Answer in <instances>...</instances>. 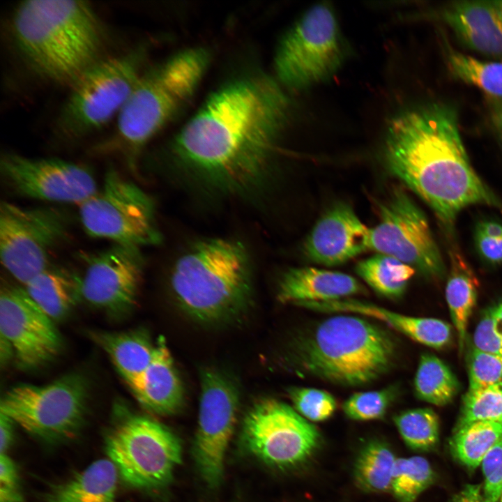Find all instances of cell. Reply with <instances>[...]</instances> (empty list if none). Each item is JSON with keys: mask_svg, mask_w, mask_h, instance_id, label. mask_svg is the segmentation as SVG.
<instances>
[{"mask_svg": "<svg viewBox=\"0 0 502 502\" xmlns=\"http://www.w3.org/2000/svg\"><path fill=\"white\" fill-rule=\"evenodd\" d=\"M289 102L264 77L245 78L214 92L180 131L173 150L191 176L223 194L246 197L267 178Z\"/></svg>", "mask_w": 502, "mask_h": 502, "instance_id": "cell-1", "label": "cell"}, {"mask_svg": "<svg viewBox=\"0 0 502 502\" xmlns=\"http://www.w3.org/2000/svg\"><path fill=\"white\" fill-rule=\"evenodd\" d=\"M386 158L390 172L420 196L446 225L464 208L502 201L473 169L457 116L433 104L404 112L388 128Z\"/></svg>", "mask_w": 502, "mask_h": 502, "instance_id": "cell-2", "label": "cell"}, {"mask_svg": "<svg viewBox=\"0 0 502 502\" xmlns=\"http://www.w3.org/2000/svg\"><path fill=\"white\" fill-rule=\"evenodd\" d=\"M11 32L29 68L56 84L71 85L99 60L102 27L85 1H22L13 13Z\"/></svg>", "mask_w": 502, "mask_h": 502, "instance_id": "cell-3", "label": "cell"}, {"mask_svg": "<svg viewBox=\"0 0 502 502\" xmlns=\"http://www.w3.org/2000/svg\"><path fill=\"white\" fill-rule=\"evenodd\" d=\"M397 344L390 333L368 319L339 314L302 335L296 346L301 369L340 386L369 384L393 367Z\"/></svg>", "mask_w": 502, "mask_h": 502, "instance_id": "cell-4", "label": "cell"}, {"mask_svg": "<svg viewBox=\"0 0 502 502\" xmlns=\"http://www.w3.org/2000/svg\"><path fill=\"white\" fill-rule=\"evenodd\" d=\"M250 256L239 241L214 238L192 245L176 261L174 295L195 319L222 321L238 314L251 295Z\"/></svg>", "mask_w": 502, "mask_h": 502, "instance_id": "cell-5", "label": "cell"}, {"mask_svg": "<svg viewBox=\"0 0 502 502\" xmlns=\"http://www.w3.org/2000/svg\"><path fill=\"white\" fill-rule=\"evenodd\" d=\"M210 61L201 47L177 53L142 75L116 116L111 137L123 154L138 157L144 146L194 95Z\"/></svg>", "mask_w": 502, "mask_h": 502, "instance_id": "cell-6", "label": "cell"}, {"mask_svg": "<svg viewBox=\"0 0 502 502\" xmlns=\"http://www.w3.org/2000/svg\"><path fill=\"white\" fill-rule=\"evenodd\" d=\"M105 434V448L119 475L130 487L167 485L181 463L178 438L162 423L118 406Z\"/></svg>", "mask_w": 502, "mask_h": 502, "instance_id": "cell-7", "label": "cell"}, {"mask_svg": "<svg viewBox=\"0 0 502 502\" xmlns=\"http://www.w3.org/2000/svg\"><path fill=\"white\" fill-rule=\"evenodd\" d=\"M79 206V218L91 237L137 248L161 241L151 197L112 165L101 186Z\"/></svg>", "mask_w": 502, "mask_h": 502, "instance_id": "cell-8", "label": "cell"}, {"mask_svg": "<svg viewBox=\"0 0 502 502\" xmlns=\"http://www.w3.org/2000/svg\"><path fill=\"white\" fill-rule=\"evenodd\" d=\"M89 386L78 373L45 385L21 384L1 397L0 412L33 436L50 443L72 439L82 428Z\"/></svg>", "mask_w": 502, "mask_h": 502, "instance_id": "cell-9", "label": "cell"}, {"mask_svg": "<svg viewBox=\"0 0 502 502\" xmlns=\"http://www.w3.org/2000/svg\"><path fill=\"white\" fill-rule=\"evenodd\" d=\"M139 50L99 59L71 85L58 125L65 136L83 137L116 117L139 82Z\"/></svg>", "mask_w": 502, "mask_h": 502, "instance_id": "cell-10", "label": "cell"}, {"mask_svg": "<svg viewBox=\"0 0 502 502\" xmlns=\"http://www.w3.org/2000/svg\"><path fill=\"white\" fill-rule=\"evenodd\" d=\"M344 57L336 17L330 6L321 3L305 12L282 39L275 70L286 86L303 89L331 77Z\"/></svg>", "mask_w": 502, "mask_h": 502, "instance_id": "cell-11", "label": "cell"}, {"mask_svg": "<svg viewBox=\"0 0 502 502\" xmlns=\"http://www.w3.org/2000/svg\"><path fill=\"white\" fill-rule=\"evenodd\" d=\"M67 215L52 206L0 204V258L5 269L25 285L47 268L56 248L66 239Z\"/></svg>", "mask_w": 502, "mask_h": 502, "instance_id": "cell-12", "label": "cell"}, {"mask_svg": "<svg viewBox=\"0 0 502 502\" xmlns=\"http://www.w3.org/2000/svg\"><path fill=\"white\" fill-rule=\"evenodd\" d=\"M242 439L259 460L284 470L307 462L317 449L320 435L289 405L268 398L257 402L246 413Z\"/></svg>", "mask_w": 502, "mask_h": 502, "instance_id": "cell-13", "label": "cell"}, {"mask_svg": "<svg viewBox=\"0 0 502 502\" xmlns=\"http://www.w3.org/2000/svg\"><path fill=\"white\" fill-rule=\"evenodd\" d=\"M379 222L370 228L369 250L393 257L423 275L442 277L445 266L427 220L407 193L396 187L379 205Z\"/></svg>", "mask_w": 502, "mask_h": 502, "instance_id": "cell-14", "label": "cell"}, {"mask_svg": "<svg viewBox=\"0 0 502 502\" xmlns=\"http://www.w3.org/2000/svg\"><path fill=\"white\" fill-rule=\"evenodd\" d=\"M0 177L10 193L24 198L79 205L98 190L91 169L56 158H29L5 153Z\"/></svg>", "mask_w": 502, "mask_h": 502, "instance_id": "cell-15", "label": "cell"}, {"mask_svg": "<svg viewBox=\"0 0 502 502\" xmlns=\"http://www.w3.org/2000/svg\"><path fill=\"white\" fill-rule=\"evenodd\" d=\"M238 403V391L230 380L215 370L202 371L192 453L201 478L211 488L217 487L223 479L225 454L236 425Z\"/></svg>", "mask_w": 502, "mask_h": 502, "instance_id": "cell-16", "label": "cell"}, {"mask_svg": "<svg viewBox=\"0 0 502 502\" xmlns=\"http://www.w3.org/2000/svg\"><path fill=\"white\" fill-rule=\"evenodd\" d=\"M79 257L84 264L82 299L112 317H123L135 306L144 258L141 248L114 244Z\"/></svg>", "mask_w": 502, "mask_h": 502, "instance_id": "cell-17", "label": "cell"}, {"mask_svg": "<svg viewBox=\"0 0 502 502\" xmlns=\"http://www.w3.org/2000/svg\"><path fill=\"white\" fill-rule=\"evenodd\" d=\"M54 323L24 287L2 286L0 336L13 347L15 359L20 368H38L59 354L63 340Z\"/></svg>", "mask_w": 502, "mask_h": 502, "instance_id": "cell-18", "label": "cell"}, {"mask_svg": "<svg viewBox=\"0 0 502 502\" xmlns=\"http://www.w3.org/2000/svg\"><path fill=\"white\" fill-rule=\"evenodd\" d=\"M370 231L349 205L339 203L314 225L305 243V252L317 264L338 266L369 250Z\"/></svg>", "mask_w": 502, "mask_h": 502, "instance_id": "cell-19", "label": "cell"}, {"mask_svg": "<svg viewBox=\"0 0 502 502\" xmlns=\"http://www.w3.org/2000/svg\"><path fill=\"white\" fill-rule=\"evenodd\" d=\"M298 307L320 312H349L378 319L413 340L434 349L446 347L451 340L450 326L443 321L404 315L355 298L305 302Z\"/></svg>", "mask_w": 502, "mask_h": 502, "instance_id": "cell-20", "label": "cell"}, {"mask_svg": "<svg viewBox=\"0 0 502 502\" xmlns=\"http://www.w3.org/2000/svg\"><path fill=\"white\" fill-rule=\"evenodd\" d=\"M443 17L468 47L502 62V15L494 1L456 2Z\"/></svg>", "mask_w": 502, "mask_h": 502, "instance_id": "cell-21", "label": "cell"}, {"mask_svg": "<svg viewBox=\"0 0 502 502\" xmlns=\"http://www.w3.org/2000/svg\"><path fill=\"white\" fill-rule=\"evenodd\" d=\"M366 288L353 276L313 267L291 268L281 277L277 298L284 304L335 301L366 294Z\"/></svg>", "mask_w": 502, "mask_h": 502, "instance_id": "cell-22", "label": "cell"}, {"mask_svg": "<svg viewBox=\"0 0 502 502\" xmlns=\"http://www.w3.org/2000/svg\"><path fill=\"white\" fill-rule=\"evenodd\" d=\"M130 388L140 405L151 413L169 416L182 407L183 388L163 337L155 342L149 365Z\"/></svg>", "mask_w": 502, "mask_h": 502, "instance_id": "cell-23", "label": "cell"}, {"mask_svg": "<svg viewBox=\"0 0 502 502\" xmlns=\"http://www.w3.org/2000/svg\"><path fill=\"white\" fill-rule=\"evenodd\" d=\"M91 339L107 353L130 388L149 365L155 348L143 329L93 331Z\"/></svg>", "mask_w": 502, "mask_h": 502, "instance_id": "cell-24", "label": "cell"}, {"mask_svg": "<svg viewBox=\"0 0 502 502\" xmlns=\"http://www.w3.org/2000/svg\"><path fill=\"white\" fill-rule=\"evenodd\" d=\"M24 288L55 322L64 319L82 299V275L72 268L52 264Z\"/></svg>", "mask_w": 502, "mask_h": 502, "instance_id": "cell-25", "label": "cell"}, {"mask_svg": "<svg viewBox=\"0 0 502 502\" xmlns=\"http://www.w3.org/2000/svg\"><path fill=\"white\" fill-rule=\"evenodd\" d=\"M118 471L109 459L93 462L66 482L53 485L47 502H115Z\"/></svg>", "mask_w": 502, "mask_h": 502, "instance_id": "cell-26", "label": "cell"}, {"mask_svg": "<svg viewBox=\"0 0 502 502\" xmlns=\"http://www.w3.org/2000/svg\"><path fill=\"white\" fill-rule=\"evenodd\" d=\"M450 268L446 298L455 328L459 347L464 350L469 319L475 307L479 282L473 270L457 252L450 253Z\"/></svg>", "mask_w": 502, "mask_h": 502, "instance_id": "cell-27", "label": "cell"}, {"mask_svg": "<svg viewBox=\"0 0 502 502\" xmlns=\"http://www.w3.org/2000/svg\"><path fill=\"white\" fill-rule=\"evenodd\" d=\"M356 271L379 294L397 298L405 292L416 270L393 257L376 253L359 261Z\"/></svg>", "mask_w": 502, "mask_h": 502, "instance_id": "cell-28", "label": "cell"}, {"mask_svg": "<svg viewBox=\"0 0 502 502\" xmlns=\"http://www.w3.org/2000/svg\"><path fill=\"white\" fill-rule=\"evenodd\" d=\"M396 460L393 451L386 443H367L358 453L354 465L358 486L372 493L390 490Z\"/></svg>", "mask_w": 502, "mask_h": 502, "instance_id": "cell-29", "label": "cell"}, {"mask_svg": "<svg viewBox=\"0 0 502 502\" xmlns=\"http://www.w3.org/2000/svg\"><path fill=\"white\" fill-rule=\"evenodd\" d=\"M459 388L456 376L441 360L429 353L420 356L414 378V390L418 399L444 406L453 400Z\"/></svg>", "mask_w": 502, "mask_h": 502, "instance_id": "cell-30", "label": "cell"}, {"mask_svg": "<svg viewBox=\"0 0 502 502\" xmlns=\"http://www.w3.org/2000/svg\"><path fill=\"white\" fill-rule=\"evenodd\" d=\"M501 438L502 423L478 421L455 427L450 446L453 455L462 464L476 469Z\"/></svg>", "mask_w": 502, "mask_h": 502, "instance_id": "cell-31", "label": "cell"}, {"mask_svg": "<svg viewBox=\"0 0 502 502\" xmlns=\"http://www.w3.org/2000/svg\"><path fill=\"white\" fill-rule=\"evenodd\" d=\"M448 66L452 74L486 94L502 99V62H487L448 50Z\"/></svg>", "mask_w": 502, "mask_h": 502, "instance_id": "cell-32", "label": "cell"}, {"mask_svg": "<svg viewBox=\"0 0 502 502\" xmlns=\"http://www.w3.org/2000/svg\"><path fill=\"white\" fill-rule=\"evenodd\" d=\"M394 423L406 446L413 450L428 451L439 442V418L431 409L402 411L394 417Z\"/></svg>", "mask_w": 502, "mask_h": 502, "instance_id": "cell-33", "label": "cell"}, {"mask_svg": "<svg viewBox=\"0 0 502 502\" xmlns=\"http://www.w3.org/2000/svg\"><path fill=\"white\" fill-rule=\"evenodd\" d=\"M434 476L430 464L422 457L397 458L390 490L398 502H414L434 482Z\"/></svg>", "mask_w": 502, "mask_h": 502, "instance_id": "cell-34", "label": "cell"}, {"mask_svg": "<svg viewBox=\"0 0 502 502\" xmlns=\"http://www.w3.org/2000/svg\"><path fill=\"white\" fill-rule=\"evenodd\" d=\"M478 421L502 423V382L464 396L456 427Z\"/></svg>", "mask_w": 502, "mask_h": 502, "instance_id": "cell-35", "label": "cell"}, {"mask_svg": "<svg viewBox=\"0 0 502 502\" xmlns=\"http://www.w3.org/2000/svg\"><path fill=\"white\" fill-rule=\"evenodd\" d=\"M392 387L352 394L342 405L344 413L350 419L365 421L383 418L396 396Z\"/></svg>", "mask_w": 502, "mask_h": 502, "instance_id": "cell-36", "label": "cell"}, {"mask_svg": "<svg viewBox=\"0 0 502 502\" xmlns=\"http://www.w3.org/2000/svg\"><path fill=\"white\" fill-rule=\"evenodd\" d=\"M289 396L294 409L310 421H324L332 416L337 408L335 397L325 390L294 387L289 389Z\"/></svg>", "mask_w": 502, "mask_h": 502, "instance_id": "cell-37", "label": "cell"}, {"mask_svg": "<svg viewBox=\"0 0 502 502\" xmlns=\"http://www.w3.org/2000/svg\"><path fill=\"white\" fill-rule=\"evenodd\" d=\"M469 390L502 382V356L473 347L468 360Z\"/></svg>", "mask_w": 502, "mask_h": 502, "instance_id": "cell-38", "label": "cell"}, {"mask_svg": "<svg viewBox=\"0 0 502 502\" xmlns=\"http://www.w3.org/2000/svg\"><path fill=\"white\" fill-rule=\"evenodd\" d=\"M475 347L502 356V301L489 307L474 334Z\"/></svg>", "mask_w": 502, "mask_h": 502, "instance_id": "cell-39", "label": "cell"}, {"mask_svg": "<svg viewBox=\"0 0 502 502\" xmlns=\"http://www.w3.org/2000/svg\"><path fill=\"white\" fill-rule=\"evenodd\" d=\"M481 465L484 492L492 501L499 502L502 496V438L487 452Z\"/></svg>", "mask_w": 502, "mask_h": 502, "instance_id": "cell-40", "label": "cell"}, {"mask_svg": "<svg viewBox=\"0 0 502 502\" xmlns=\"http://www.w3.org/2000/svg\"><path fill=\"white\" fill-rule=\"evenodd\" d=\"M17 466L7 454L0 455V502H22Z\"/></svg>", "mask_w": 502, "mask_h": 502, "instance_id": "cell-41", "label": "cell"}, {"mask_svg": "<svg viewBox=\"0 0 502 502\" xmlns=\"http://www.w3.org/2000/svg\"><path fill=\"white\" fill-rule=\"evenodd\" d=\"M475 245L480 256L486 262L493 265L502 264V238L487 236L476 231Z\"/></svg>", "mask_w": 502, "mask_h": 502, "instance_id": "cell-42", "label": "cell"}, {"mask_svg": "<svg viewBox=\"0 0 502 502\" xmlns=\"http://www.w3.org/2000/svg\"><path fill=\"white\" fill-rule=\"evenodd\" d=\"M448 502H494L485 495L483 486L468 484L455 494Z\"/></svg>", "mask_w": 502, "mask_h": 502, "instance_id": "cell-43", "label": "cell"}, {"mask_svg": "<svg viewBox=\"0 0 502 502\" xmlns=\"http://www.w3.org/2000/svg\"><path fill=\"white\" fill-rule=\"evenodd\" d=\"M15 423L7 416L0 412V452L6 454L14 437Z\"/></svg>", "mask_w": 502, "mask_h": 502, "instance_id": "cell-44", "label": "cell"}, {"mask_svg": "<svg viewBox=\"0 0 502 502\" xmlns=\"http://www.w3.org/2000/svg\"><path fill=\"white\" fill-rule=\"evenodd\" d=\"M476 231L490 237L502 238V223L493 220L480 221Z\"/></svg>", "mask_w": 502, "mask_h": 502, "instance_id": "cell-45", "label": "cell"}, {"mask_svg": "<svg viewBox=\"0 0 502 502\" xmlns=\"http://www.w3.org/2000/svg\"><path fill=\"white\" fill-rule=\"evenodd\" d=\"M15 358V353L10 342L0 336V363L1 366L6 365L12 358Z\"/></svg>", "mask_w": 502, "mask_h": 502, "instance_id": "cell-46", "label": "cell"}, {"mask_svg": "<svg viewBox=\"0 0 502 502\" xmlns=\"http://www.w3.org/2000/svg\"><path fill=\"white\" fill-rule=\"evenodd\" d=\"M493 121L502 137V107L497 108L494 112Z\"/></svg>", "mask_w": 502, "mask_h": 502, "instance_id": "cell-47", "label": "cell"}, {"mask_svg": "<svg viewBox=\"0 0 502 502\" xmlns=\"http://www.w3.org/2000/svg\"><path fill=\"white\" fill-rule=\"evenodd\" d=\"M502 15V1H494Z\"/></svg>", "mask_w": 502, "mask_h": 502, "instance_id": "cell-48", "label": "cell"}, {"mask_svg": "<svg viewBox=\"0 0 502 502\" xmlns=\"http://www.w3.org/2000/svg\"><path fill=\"white\" fill-rule=\"evenodd\" d=\"M499 502H502V496H501V499H500Z\"/></svg>", "mask_w": 502, "mask_h": 502, "instance_id": "cell-49", "label": "cell"}]
</instances>
